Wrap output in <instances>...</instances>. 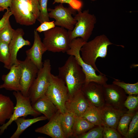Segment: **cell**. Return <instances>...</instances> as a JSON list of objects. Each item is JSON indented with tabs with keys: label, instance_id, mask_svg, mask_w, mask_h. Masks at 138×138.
Segmentation results:
<instances>
[{
	"label": "cell",
	"instance_id": "6da1fadb",
	"mask_svg": "<svg viewBox=\"0 0 138 138\" xmlns=\"http://www.w3.org/2000/svg\"><path fill=\"white\" fill-rule=\"evenodd\" d=\"M58 76L67 87L69 99L81 90L85 83V75L74 56L70 55L64 64L58 68Z\"/></svg>",
	"mask_w": 138,
	"mask_h": 138
},
{
	"label": "cell",
	"instance_id": "7a4b0ae2",
	"mask_svg": "<svg viewBox=\"0 0 138 138\" xmlns=\"http://www.w3.org/2000/svg\"><path fill=\"white\" fill-rule=\"evenodd\" d=\"M112 44L105 34L98 36L91 40L86 42L82 46L80 49L81 57L85 63L100 74H102L96 66V60L99 57L105 58L108 47Z\"/></svg>",
	"mask_w": 138,
	"mask_h": 138
},
{
	"label": "cell",
	"instance_id": "3957f363",
	"mask_svg": "<svg viewBox=\"0 0 138 138\" xmlns=\"http://www.w3.org/2000/svg\"><path fill=\"white\" fill-rule=\"evenodd\" d=\"M9 7L16 22L21 25H32L39 16V3L37 0H12Z\"/></svg>",
	"mask_w": 138,
	"mask_h": 138
},
{
	"label": "cell",
	"instance_id": "277c9868",
	"mask_svg": "<svg viewBox=\"0 0 138 138\" xmlns=\"http://www.w3.org/2000/svg\"><path fill=\"white\" fill-rule=\"evenodd\" d=\"M86 42L80 38L73 39L70 43V48L66 53L70 55L74 56L82 67L85 75V83L94 82L102 85L107 84L108 78L106 75L103 73L97 74L96 71L92 66L85 63L82 59L80 49Z\"/></svg>",
	"mask_w": 138,
	"mask_h": 138
},
{
	"label": "cell",
	"instance_id": "5b68a950",
	"mask_svg": "<svg viewBox=\"0 0 138 138\" xmlns=\"http://www.w3.org/2000/svg\"><path fill=\"white\" fill-rule=\"evenodd\" d=\"M43 42L47 51L53 52H66L70 48L71 42L68 30L55 26L43 32Z\"/></svg>",
	"mask_w": 138,
	"mask_h": 138
},
{
	"label": "cell",
	"instance_id": "8992f818",
	"mask_svg": "<svg viewBox=\"0 0 138 138\" xmlns=\"http://www.w3.org/2000/svg\"><path fill=\"white\" fill-rule=\"evenodd\" d=\"M74 16L76 21L74 27L72 31H68L70 39L80 38L87 41L91 35L97 22L96 16L89 13L88 9L83 11H77Z\"/></svg>",
	"mask_w": 138,
	"mask_h": 138
},
{
	"label": "cell",
	"instance_id": "52a82bcc",
	"mask_svg": "<svg viewBox=\"0 0 138 138\" xmlns=\"http://www.w3.org/2000/svg\"><path fill=\"white\" fill-rule=\"evenodd\" d=\"M62 114L67 111L65 104L69 99L68 90L64 82L58 76L52 74L49 85L45 94Z\"/></svg>",
	"mask_w": 138,
	"mask_h": 138
},
{
	"label": "cell",
	"instance_id": "ba28073f",
	"mask_svg": "<svg viewBox=\"0 0 138 138\" xmlns=\"http://www.w3.org/2000/svg\"><path fill=\"white\" fill-rule=\"evenodd\" d=\"M51 70L50 60H45L42 67L39 70L37 77L29 90L28 97L32 105L40 98L45 95L51 77Z\"/></svg>",
	"mask_w": 138,
	"mask_h": 138
},
{
	"label": "cell",
	"instance_id": "9c48e42d",
	"mask_svg": "<svg viewBox=\"0 0 138 138\" xmlns=\"http://www.w3.org/2000/svg\"><path fill=\"white\" fill-rule=\"evenodd\" d=\"M13 94L16 99V105L8 121L0 126V135H2L8 127L18 118L22 117H25L29 115L35 117L41 114L33 109L28 96H24L20 91H14Z\"/></svg>",
	"mask_w": 138,
	"mask_h": 138
},
{
	"label": "cell",
	"instance_id": "30bf717a",
	"mask_svg": "<svg viewBox=\"0 0 138 138\" xmlns=\"http://www.w3.org/2000/svg\"><path fill=\"white\" fill-rule=\"evenodd\" d=\"M49 18L54 19L55 26L64 28L68 31H72L74 29L76 21L73 15L76 13V10L71 7L64 6L63 4L60 3L54 8L48 9Z\"/></svg>",
	"mask_w": 138,
	"mask_h": 138
},
{
	"label": "cell",
	"instance_id": "8fae6325",
	"mask_svg": "<svg viewBox=\"0 0 138 138\" xmlns=\"http://www.w3.org/2000/svg\"><path fill=\"white\" fill-rule=\"evenodd\" d=\"M102 88L105 104L117 108L127 110L124 104L127 96L122 88L113 83L104 84Z\"/></svg>",
	"mask_w": 138,
	"mask_h": 138
},
{
	"label": "cell",
	"instance_id": "7c38bea8",
	"mask_svg": "<svg viewBox=\"0 0 138 138\" xmlns=\"http://www.w3.org/2000/svg\"><path fill=\"white\" fill-rule=\"evenodd\" d=\"M18 64L22 70L20 83L22 89L20 92L24 96L28 97L29 89L37 77L39 70L27 57L24 60H18Z\"/></svg>",
	"mask_w": 138,
	"mask_h": 138
},
{
	"label": "cell",
	"instance_id": "4fadbf2b",
	"mask_svg": "<svg viewBox=\"0 0 138 138\" xmlns=\"http://www.w3.org/2000/svg\"><path fill=\"white\" fill-rule=\"evenodd\" d=\"M81 91L91 105L100 107L105 104L102 85L94 82L85 83Z\"/></svg>",
	"mask_w": 138,
	"mask_h": 138
},
{
	"label": "cell",
	"instance_id": "5bb4252c",
	"mask_svg": "<svg viewBox=\"0 0 138 138\" xmlns=\"http://www.w3.org/2000/svg\"><path fill=\"white\" fill-rule=\"evenodd\" d=\"M9 70L8 73L2 76L3 83L0 85V88L21 92L22 89L20 83L22 73L21 67L18 64H14L11 66Z\"/></svg>",
	"mask_w": 138,
	"mask_h": 138
},
{
	"label": "cell",
	"instance_id": "9a60e30c",
	"mask_svg": "<svg viewBox=\"0 0 138 138\" xmlns=\"http://www.w3.org/2000/svg\"><path fill=\"white\" fill-rule=\"evenodd\" d=\"M90 105L81 90L69 99L65 107L67 111L75 117H81Z\"/></svg>",
	"mask_w": 138,
	"mask_h": 138
},
{
	"label": "cell",
	"instance_id": "2e32d148",
	"mask_svg": "<svg viewBox=\"0 0 138 138\" xmlns=\"http://www.w3.org/2000/svg\"><path fill=\"white\" fill-rule=\"evenodd\" d=\"M99 108L102 126L116 129L121 117L128 110L117 108L105 104Z\"/></svg>",
	"mask_w": 138,
	"mask_h": 138
},
{
	"label": "cell",
	"instance_id": "e0dca14e",
	"mask_svg": "<svg viewBox=\"0 0 138 138\" xmlns=\"http://www.w3.org/2000/svg\"><path fill=\"white\" fill-rule=\"evenodd\" d=\"M34 41L33 45L30 49L26 50L27 57L37 67L39 70L43 66V54L47 50L41 41L38 32L35 29L34 31Z\"/></svg>",
	"mask_w": 138,
	"mask_h": 138
},
{
	"label": "cell",
	"instance_id": "ac0fdd59",
	"mask_svg": "<svg viewBox=\"0 0 138 138\" xmlns=\"http://www.w3.org/2000/svg\"><path fill=\"white\" fill-rule=\"evenodd\" d=\"M61 114L58 110L47 123L36 129L35 132L45 134L52 138H65L60 124Z\"/></svg>",
	"mask_w": 138,
	"mask_h": 138
},
{
	"label": "cell",
	"instance_id": "d6986e66",
	"mask_svg": "<svg viewBox=\"0 0 138 138\" xmlns=\"http://www.w3.org/2000/svg\"><path fill=\"white\" fill-rule=\"evenodd\" d=\"M24 34V30L21 28L15 30L12 39L9 44L11 67L14 65L18 64L17 55L19 50L25 46L31 45L29 41L25 40L23 38Z\"/></svg>",
	"mask_w": 138,
	"mask_h": 138
},
{
	"label": "cell",
	"instance_id": "ffe728a7",
	"mask_svg": "<svg viewBox=\"0 0 138 138\" xmlns=\"http://www.w3.org/2000/svg\"><path fill=\"white\" fill-rule=\"evenodd\" d=\"M32 105L35 110L43 114L49 120L58 110L53 102L45 95L40 98Z\"/></svg>",
	"mask_w": 138,
	"mask_h": 138
},
{
	"label": "cell",
	"instance_id": "44dd1931",
	"mask_svg": "<svg viewBox=\"0 0 138 138\" xmlns=\"http://www.w3.org/2000/svg\"><path fill=\"white\" fill-rule=\"evenodd\" d=\"M15 106L10 98L0 94V125L5 124L7 120L10 118Z\"/></svg>",
	"mask_w": 138,
	"mask_h": 138
},
{
	"label": "cell",
	"instance_id": "7402d4cb",
	"mask_svg": "<svg viewBox=\"0 0 138 138\" xmlns=\"http://www.w3.org/2000/svg\"><path fill=\"white\" fill-rule=\"evenodd\" d=\"M47 119V118L44 116L31 119H25L23 117L18 118L14 121L17 124V129L10 138H19L24 131L32 124L37 122Z\"/></svg>",
	"mask_w": 138,
	"mask_h": 138
},
{
	"label": "cell",
	"instance_id": "603a6c76",
	"mask_svg": "<svg viewBox=\"0 0 138 138\" xmlns=\"http://www.w3.org/2000/svg\"><path fill=\"white\" fill-rule=\"evenodd\" d=\"M75 119V116L69 112L67 111L64 114L61 113L60 124L65 138L72 136Z\"/></svg>",
	"mask_w": 138,
	"mask_h": 138
},
{
	"label": "cell",
	"instance_id": "cb8c5ba5",
	"mask_svg": "<svg viewBox=\"0 0 138 138\" xmlns=\"http://www.w3.org/2000/svg\"><path fill=\"white\" fill-rule=\"evenodd\" d=\"M81 117L95 126H102L99 107L90 105Z\"/></svg>",
	"mask_w": 138,
	"mask_h": 138
},
{
	"label": "cell",
	"instance_id": "d4e9b609",
	"mask_svg": "<svg viewBox=\"0 0 138 138\" xmlns=\"http://www.w3.org/2000/svg\"><path fill=\"white\" fill-rule=\"evenodd\" d=\"M95 126L81 117H75L73 128L72 136L76 137Z\"/></svg>",
	"mask_w": 138,
	"mask_h": 138
},
{
	"label": "cell",
	"instance_id": "484cf974",
	"mask_svg": "<svg viewBox=\"0 0 138 138\" xmlns=\"http://www.w3.org/2000/svg\"><path fill=\"white\" fill-rule=\"evenodd\" d=\"M137 110L130 111L128 110L121 117L116 129L124 137L126 135L129 124Z\"/></svg>",
	"mask_w": 138,
	"mask_h": 138
},
{
	"label": "cell",
	"instance_id": "4316f807",
	"mask_svg": "<svg viewBox=\"0 0 138 138\" xmlns=\"http://www.w3.org/2000/svg\"><path fill=\"white\" fill-rule=\"evenodd\" d=\"M0 61L4 63V67L8 70H10L11 66L9 44L1 41Z\"/></svg>",
	"mask_w": 138,
	"mask_h": 138
},
{
	"label": "cell",
	"instance_id": "83f0119b",
	"mask_svg": "<svg viewBox=\"0 0 138 138\" xmlns=\"http://www.w3.org/2000/svg\"><path fill=\"white\" fill-rule=\"evenodd\" d=\"M112 83L122 88L129 95L138 94V82L134 84L127 83L119 79H114Z\"/></svg>",
	"mask_w": 138,
	"mask_h": 138
},
{
	"label": "cell",
	"instance_id": "f1b7e54d",
	"mask_svg": "<svg viewBox=\"0 0 138 138\" xmlns=\"http://www.w3.org/2000/svg\"><path fill=\"white\" fill-rule=\"evenodd\" d=\"M15 30L12 28L8 20L5 26L0 30V41L9 44Z\"/></svg>",
	"mask_w": 138,
	"mask_h": 138
},
{
	"label": "cell",
	"instance_id": "f546056e",
	"mask_svg": "<svg viewBox=\"0 0 138 138\" xmlns=\"http://www.w3.org/2000/svg\"><path fill=\"white\" fill-rule=\"evenodd\" d=\"M138 111L135 113L129 124L126 136L124 138H134L138 137Z\"/></svg>",
	"mask_w": 138,
	"mask_h": 138
},
{
	"label": "cell",
	"instance_id": "4dcf8cb0",
	"mask_svg": "<svg viewBox=\"0 0 138 138\" xmlns=\"http://www.w3.org/2000/svg\"><path fill=\"white\" fill-rule=\"evenodd\" d=\"M76 136L78 138H103V126H97Z\"/></svg>",
	"mask_w": 138,
	"mask_h": 138
},
{
	"label": "cell",
	"instance_id": "1f68e13d",
	"mask_svg": "<svg viewBox=\"0 0 138 138\" xmlns=\"http://www.w3.org/2000/svg\"><path fill=\"white\" fill-rule=\"evenodd\" d=\"M48 0H39L40 14L37 20L40 24L50 21L49 16L47 3Z\"/></svg>",
	"mask_w": 138,
	"mask_h": 138
},
{
	"label": "cell",
	"instance_id": "d6a6232c",
	"mask_svg": "<svg viewBox=\"0 0 138 138\" xmlns=\"http://www.w3.org/2000/svg\"><path fill=\"white\" fill-rule=\"evenodd\" d=\"M124 106L128 110L134 111L138 110V95H129L124 103Z\"/></svg>",
	"mask_w": 138,
	"mask_h": 138
},
{
	"label": "cell",
	"instance_id": "836d02e7",
	"mask_svg": "<svg viewBox=\"0 0 138 138\" xmlns=\"http://www.w3.org/2000/svg\"><path fill=\"white\" fill-rule=\"evenodd\" d=\"M103 131V138H122V136L116 129L104 126Z\"/></svg>",
	"mask_w": 138,
	"mask_h": 138
},
{
	"label": "cell",
	"instance_id": "e575fe53",
	"mask_svg": "<svg viewBox=\"0 0 138 138\" xmlns=\"http://www.w3.org/2000/svg\"><path fill=\"white\" fill-rule=\"evenodd\" d=\"M55 3L68 4L70 7L77 11L81 10L83 5L80 0H54L53 4Z\"/></svg>",
	"mask_w": 138,
	"mask_h": 138
},
{
	"label": "cell",
	"instance_id": "d590c367",
	"mask_svg": "<svg viewBox=\"0 0 138 138\" xmlns=\"http://www.w3.org/2000/svg\"><path fill=\"white\" fill-rule=\"evenodd\" d=\"M54 21H46L41 24L36 29L39 32H41L48 30L56 26Z\"/></svg>",
	"mask_w": 138,
	"mask_h": 138
},
{
	"label": "cell",
	"instance_id": "8d00e7d4",
	"mask_svg": "<svg viewBox=\"0 0 138 138\" xmlns=\"http://www.w3.org/2000/svg\"><path fill=\"white\" fill-rule=\"evenodd\" d=\"M12 15V13L9 8L7 10L0 20V30L5 26L7 21L9 20L10 17Z\"/></svg>",
	"mask_w": 138,
	"mask_h": 138
},
{
	"label": "cell",
	"instance_id": "74e56055",
	"mask_svg": "<svg viewBox=\"0 0 138 138\" xmlns=\"http://www.w3.org/2000/svg\"><path fill=\"white\" fill-rule=\"evenodd\" d=\"M12 0H0V7L7 10L11 6Z\"/></svg>",
	"mask_w": 138,
	"mask_h": 138
},
{
	"label": "cell",
	"instance_id": "f35d334b",
	"mask_svg": "<svg viewBox=\"0 0 138 138\" xmlns=\"http://www.w3.org/2000/svg\"><path fill=\"white\" fill-rule=\"evenodd\" d=\"M5 9L2 7H0V11H4Z\"/></svg>",
	"mask_w": 138,
	"mask_h": 138
},
{
	"label": "cell",
	"instance_id": "ab89813d",
	"mask_svg": "<svg viewBox=\"0 0 138 138\" xmlns=\"http://www.w3.org/2000/svg\"><path fill=\"white\" fill-rule=\"evenodd\" d=\"M90 0L91 1L94 2V1H97V0Z\"/></svg>",
	"mask_w": 138,
	"mask_h": 138
},
{
	"label": "cell",
	"instance_id": "60d3db41",
	"mask_svg": "<svg viewBox=\"0 0 138 138\" xmlns=\"http://www.w3.org/2000/svg\"><path fill=\"white\" fill-rule=\"evenodd\" d=\"M37 0V1H38V0Z\"/></svg>",
	"mask_w": 138,
	"mask_h": 138
}]
</instances>
